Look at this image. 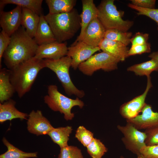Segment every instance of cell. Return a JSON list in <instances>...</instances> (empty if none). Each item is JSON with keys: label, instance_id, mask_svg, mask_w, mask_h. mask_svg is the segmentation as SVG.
I'll list each match as a JSON object with an SVG mask.
<instances>
[{"label": "cell", "instance_id": "10", "mask_svg": "<svg viewBox=\"0 0 158 158\" xmlns=\"http://www.w3.org/2000/svg\"><path fill=\"white\" fill-rule=\"evenodd\" d=\"M147 82L146 89L141 95L138 96L121 106L119 112L121 116L126 120L134 118L139 115L146 104V96L152 87L150 76L147 77Z\"/></svg>", "mask_w": 158, "mask_h": 158}, {"label": "cell", "instance_id": "9", "mask_svg": "<svg viewBox=\"0 0 158 158\" xmlns=\"http://www.w3.org/2000/svg\"><path fill=\"white\" fill-rule=\"evenodd\" d=\"M100 50L99 47L90 45L83 41L74 43L68 47L67 56L72 60L71 67L76 70L81 63L84 62Z\"/></svg>", "mask_w": 158, "mask_h": 158}, {"label": "cell", "instance_id": "17", "mask_svg": "<svg viewBox=\"0 0 158 158\" xmlns=\"http://www.w3.org/2000/svg\"><path fill=\"white\" fill-rule=\"evenodd\" d=\"M102 51L105 52L119 60L123 61L128 57V49L127 46L118 42L104 38L99 46Z\"/></svg>", "mask_w": 158, "mask_h": 158}, {"label": "cell", "instance_id": "28", "mask_svg": "<svg viewBox=\"0 0 158 158\" xmlns=\"http://www.w3.org/2000/svg\"><path fill=\"white\" fill-rule=\"evenodd\" d=\"M86 147L88 153L92 158H101L108 150L100 140L95 138Z\"/></svg>", "mask_w": 158, "mask_h": 158}, {"label": "cell", "instance_id": "29", "mask_svg": "<svg viewBox=\"0 0 158 158\" xmlns=\"http://www.w3.org/2000/svg\"><path fill=\"white\" fill-rule=\"evenodd\" d=\"M75 137L85 147L87 146L93 139V134L82 126L77 128Z\"/></svg>", "mask_w": 158, "mask_h": 158}, {"label": "cell", "instance_id": "21", "mask_svg": "<svg viewBox=\"0 0 158 158\" xmlns=\"http://www.w3.org/2000/svg\"><path fill=\"white\" fill-rule=\"evenodd\" d=\"M10 70H0V102L2 103L11 99L16 92L10 79Z\"/></svg>", "mask_w": 158, "mask_h": 158}, {"label": "cell", "instance_id": "19", "mask_svg": "<svg viewBox=\"0 0 158 158\" xmlns=\"http://www.w3.org/2000/svg\"><path fill=\"white\" fill-rule=\"evenodd\" d=\"M16 102L10 99L0 103V122L2 123L7 120L19 118L26 119L28 117L27 114L18 110L15 107Z\"/></svg>", "mask_w": 158, "mask_h": 158}, {"label": "cell", "instance_id": "37", "mask_svg": "<svg viewBox=\"0 0 158 158\" xmlns=\"http://www.w3.org/2000/svg\"><path fill=\"white\" fill-rule=\"evenodd\" d=\"M132 4L140 8L146 9L154 8L155 0H131Z\"/></svg>", "mask_w": 158, "mask_h": 158}, {"label": "cell", "instance_id": "32", "mask_svg": "<svg viewBox=\"0 0 158 158\" xmlns=\"http://www.w3.org/2000/svg\"><path fill=\"white\" fill-rule=\"evenodd\" d=\"M145 143L147 146L158 145V126L145 130Z\"/></svg>", "mask_w": 158, "mask_h": 158}, {"label": "cell", "instance_id": "4", "mask_svg": "<svg viewBox=\"0 0 158 158\" xmlns=\"http://www.w3.org/2000/svg\"><path fill=\"white\" fill-rule=\"evenodd\" d=\"M114 0L101 1L97 7V18L106 30L116 29L127 32L133 24V21L122 19L124 12L118 11L114 4Z\"/></svg>", "mask_w": 158, "mask_h": 158}, {"label": "cell", "instance_id": "3", "mask_svg": "<svg viewBox=\"0 0 158 158\" xmlns=\"http://www.w3.org/2000/svg\"><path fill=\"white\" fill-rule=\"evenodd\" d=\"M44 17L56 41L59 42L72 38L81 28L80 15L74 8L68 12L49 13Z\"/></svg>", "mask_w": 158, "mask_h": 158}, {"label": "cell", "instance_id": "18", "mask_svg": "<svg viewBox=\"0 0 158 158\" xmlns=\"http://www.w3.org/2000/svg\"><path fill=\"white\" fill-rule=\"evenodd\" d=\"M33 39L38 45L56 41L50 26L43 14L40 16L39 23Z\"/></svg>", "mask_w": 158, "mask_h": 158}, {"label": "cell", "instance_id": "6", "mask_svg": "<svg viewBox=\"0 0 158 158\" xmlns=\"http://www.w3.org/2000/svg\"><path fill=\"white\" fill-rule=\"evenodd\" d=\"M44 62L45 67L56 74L67 95L69 96L74 95L80 98L84 96V91L77 88L71 79L69 70L72 60L70 57L66 56L57 60L45 59Z\"/></svg>", "mask_w": 158, "mask_h": 158}, {"label": "cell", "instance_id": "33", "mask_svg": "<svg viewBox=\"0 0 158 158\" xmlns=\"http://www.w3.org/2000/svg\"><path fill=\"white\" fill-rule=\"evenodd\" d=\"M151 51V45L148 42L143 44L131 46L128 50V55L129 56L144 53H150Z\"/></svg>", "mask_w": 158, "mask_h": 158}, {"label": "cell", "instance_id": "5", "mask_svg": "<svg viewBox=\"0 0 158 158\" xmlns=\"http://www.w3.org/2000/svg\"><path fill=\"white\" fill-rule=\"evenodd\" d=\"M44 100L51 110L63 114L66 120H71L74 117V113L71 112L73 107L78 106L81 109L84 106L83 102L79 98L73 99L62 94L59 91L57 86L54 85L48 86L47 94L44 96Z\"/></svg>", "mask_w": 158, "mask_h": 158}, {"label": "cell", "instance_id": "16", "mask_svg": "<svg viewBox=\"0 0 158 158\" xmlns=\"http://www.w3.org/2000/svg\"><path fill=\"white\" fill-rule=\"evenodd\" d=\"M82 11L80 15L81 30L79 35L74 43L80 41L86 27L94 19L97 18L98 10L93 0H82Z\"/></svg>", "mask_w": 158, "mask_h": 158}, {"label": "cell", "instance_id": "11", "mask_svg": "<svg viewBox=\"0 0 158 158\" xmlns=\"http://www.w3.org/2000/svg\"><path fill=\"white\" fill-rule=\"evenodd\" d=\"M0 25L10 36L16 31L21 25L22 8L17 6L8 12L0 11Z\"/></svg>", "mask_w": 158, "mask_h": 158}, {"label": "cell", "instance_id": "24", "mask_svg": "<svg viewBox=\"0 0 158 158\" xmlns=\"http://www.w3.org/2000/svg\"><path fill=\"white\" fill-rule=\"evenodd\" d=\"M72 130V127L70 126L54 128L48 135L53 142L61 148L68 145L69 137Z\"/></svg>", "mask_w": 158, "mask_h": 158}, {"label": "cell", "instance_id": "14", "mask_svg": "<svg viewBox=\"0 0 158 158\" xmlns=\"http://www.w3.org/2000/svg\"><path fill=\"white\" fill-rule=\"evenodd\" d=\"M141 114L134 118L126 120L138 130L147 129L158 126V112L154 111L151 105L146 103Z\"/></svg>", "mask_w": 158, "mask_h": 158}, {"label": "cell", "instance_id": "26", "mask_svg": "<svg viewBox=\"0 0 158 158\" xmlns=\"http://www.w3.org/2000/svg\"><path fill=\"white\" fill-rule=\"evenodd\" d=\"M2 141L4 144L7 147V150L0 155V158H29L37 157V152H23L12 145L5 138H3Z\"/></svg>", "mask_w": 158, "mask_h": 158}, {"label": "cell", "instance_id": "2", "mask_svg": "<svg viewBox=\"0 0 158 158\" xmlns=\"http://www.w3.org/2000/svg\"><path fill=\"white\" fill-rule=\"evenodd\" d=\"M44 60L34 57L10 70V79L20 98L29 92L38 73L45 68Z\"/></svg>", "mask_w": 158, "mask_h": 158}, {"label": "cell", "instance_id": "8", "mask_svg": "<svg viewBox=\"0 0 158 158\" xmlns=\"http://www.w3.org/2000/svg\"><path fill=\"white\" fill-rule=\"evenodd\" d=\"M117 128L123 135L121 140L126 149L137 156L140 154V149L146 145L145 132L139 131L127 121L125 125H118Z\"/></svg>", "mask_w": 158, "mask_h": 158}, {"label": "cell", "instance_id": "12", "mask_svg": "<svg viewBox=\"0 0 158 158\" xmlns=\"http://www.w3.org/2000/svg\"><path fill=\"white\" fill-rule=\"evenodd\" d=\"M68 51L66 43L56 41L39 45L34 57L40 59L57 60L66 56Z\"/></svg>", "mask_w": 158, "mask_h": 158}, {"label": "cell", "instance_id": "34", "mask_svg": "<svg viewBox=\"0 0 158 158\" xmlns=\"http://www.w3.org/2000/svg\"><path fill=\"white\" fill-rule=\"evenodd\" d=\"M11 36L3 30L0 33V68L2 67L1 61L3 55L11 41Z\"/></svg>", "mask_w": 158, "mask_h": 158}, {"label": "cell", "instance_id": "27", "mask_svg": "<svg viewBox=\"0 0 158 158\" xmlns=\"http://www.w3.org/2000/svg\"><path fill=\"white\" fill-rule=\"evenodd\" d=\"M132 35L131 32L110 29L106 30L104 38L120 42L127 46L130 43Z\"/></svg>", "mask_w": 158, "mask_h": 158}, {"label": "cell", "instance_id": "25", "mask_svg": "<svg viewBox=\"0 0 158 158\" xmlns=\"http://www.w3.org/2000/svg\"><path fill=\"white\" fill-rule=\"evenodd\" d=\"M127 70L134 72L137 75L147 77L150 76L152 72L158 71V62L155 59H151L148 61L130 66Z\"/></svg>", "mask_w": 158, "mask_h": 158}, {"label": "cell", "instance_id": "7", "mask_svg": "<svg viewBox=\"0 0 158 158\" xmlns=\"http://www.w3.org/2000/svg\"><path fill=\"white\" fill-rule=\"evenodd\" d=\"M120 61L116 58L102 51L92 56L80 64L78 68L84 74L91 76L95 72L100 69L106 72L117 69Z\"/></svg>", "mask_w": 158, "mask_h": 158}, {"label": "cell", "instance_id": "35", "mask_svg": "<svg viewBox=\"0 0 158 158\" xmlns=\"http://www.w3.org/2000/svg\"><path fill=\"white\" fill-rule=\"evenodd\" d=\"M140 152L145 158H158V145H146L140 149Z\"/></svg>", "mask_w": 158, "mask_h": 158}, {"label": "cell", "instance_id": "30", "mask_svg": "<svg viewBox=\"0 0 158 158\" xmlns=\"http://www.w3.org/2000/svg\"><path fill=\"white\" fill-rule=\"evenodd\" d=\"M58 158H83L81 150L77 147L68 145L61 148Z\"/></svg>", "mask_w": 158, "mask_h": 158}, {"label": "cell", "instance_id": "23", "mask_svg": "<svg viewBox=\"0 0 158 158\" xmlns=\"http://www.w3.org/2000/svg\"><path fill=\"white\" fill-rule=\"evenodd\" d=\"M49 8V13L58 14L68 12L74 8L76 0H46Z\"/></svg>", "mask_w": 158, "mask_h": 158}, {"label": "cell", "instance_id": "22", "mask_svg": "<svg viewBox=\"0 0 158 158\" xmlns=\"http://www.w3.org/2000/svg\"><path fill=\"white\" fill-rule=\"evenodd\" d=\"M42 0H0V11L7 4H13L29 9L40 16L42 14Z\"/></svg>", "mask_w": 158, "mask_h": 158}, {"label": "cell", "instance_id": "15", "mask_svg": "<svg viewBox=\"0 0 158 158\" xmlns=\"http://www.w3.org/2000/svg\"><path fill=\"white\" fill-rule=\"evenodd\" d=\"M106 30L98 18H96L87 25L80 41L93 46H99L104 38Z\"/></svg>", "mask_w": 158, "mask_h": 158}, {"label": "cell", "instance_id": "40", "mask_svg": "<svg viewBox=\"0 0 158 158\" xmlns=\"http://www.w3.org/2000/svg\"><path fill=\"white\" fill-rule=\"evenodd\" d=\"M120 158H125V157L123 156H121L120 157Z\"/></svg>", "mask_w": 158, "mask_h": 158}, {"label": "cell", "instance_id": "39", "mask_svg": "<svg viewBox=\"0 0 158 158\" xmlns=\"http://www.w3.org/2000/svg\"><path fill=\"white\" fill-rule=\"evenodd\" d=\"M137 158H145L141 154H140L137 156Z\"/></svg>", "mask_w": 158, "mask_h": 158}, {"label": "cell", "instance_id": "31", "mask_svg": "<svg viewBox=\"0 0 158 158\" xmlns=\"http://www.w3.org/2000/svg\"><path fill=\"white\" fill-rule=\"evenodd\" d=\"M129 8L137 11L138 15L146 16L154 21L157 23L158 30V8L146 9L138 7L133 5L131 3L128 4Z\"/></svg>", "mask_w": 158, "mask_h": 158}, {"label": "cell", "instance_id": "1", "mask_svg": "<svg viewBox=\"0 0 158 158\" xmlns=\"http://www.w3.org/2000/svg\"><path fill=\"white\" fill-rule=\"evenodd\" d=\"M11 38L10 43L2 57L9 69L34 57L39 46L22 26L11 36Z\"/></svg>", "mask_w": 158, "mask_h": 158}, {"label": "cell", "instance_id": "38", "mask_svg": "<svg viewBox=\"0 0 158 158\" xmlns=\"http://www.w3.org/2000/svg\"><path fill=\"white\" fill-rule=\"evenodd\" d=\"M148 57L155 59L158 62V51L152 52L149 55Z\"/></svg>", "mask_w": 158, "mask_h": 158}, {"label": "cell", "instance_id": "20", "mask_svg": "<svg viewBox=\"0 0 158 158\" xmlns=\"http://www.w3.org/2000/svg\"><path fill=\"white\" fill-rule=\"evenodd\" d=\"M40 20V16L29 9L22 8L21 25L27 34L33 38Z\"/></svg>", "mask_w": 158, "mask_h": 158}, {"label": "cell", "instance_id": "13", "mask_svg": "<svg viewBox=\"0 0 158 158\" xmlns=\"http://www.w3.org/2000/svg\"><path fill=\"white\" fill-rule=\"evenodd\" d=\"M27 129L37 135L48 134L54 128L40 110L32 111L28 115Z\"/></svg>", "mask_w": 158, "mask_h": 158}, {"label": "cell", "instance_id": "36", "mask_svg": "<svg viewBox=\"0 0 158 158\" xmlns=\"http://www.w3.org/2000/svg\"><path fill=\"white\" fill-rule=\"evenodd\" d=\"M149 35L147 33H143L140 32H136L132 37L130 43L132 45H142L148 42Z\"/></svg>", "mask_w": 158, "mask_h": 158}]
</instances>
